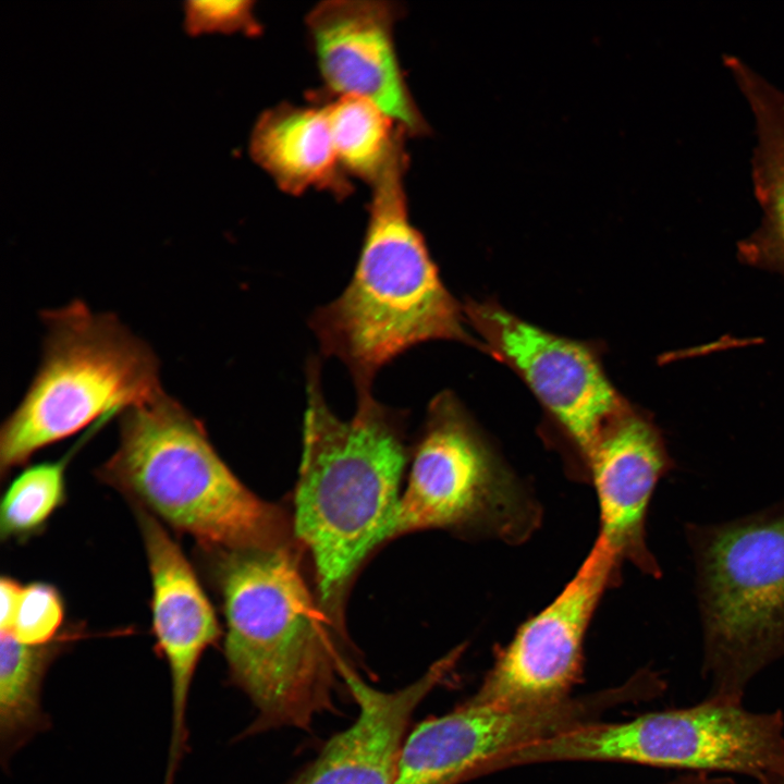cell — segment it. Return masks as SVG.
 <instances>
[{
  "label": "cell",
  "instance_id": "obj_22",
  "mask_svg": "<svg viewBox=\"0 0 784 784\" xmlns=\"http://www.w3.org/2000/svg\"><path fill=\"white\" fill-rule=\"evenodd\" d=\"M183 5L184 28L191 35L207 32L256 35L260 32L252 1H187Z\"/></svg>",
  "mask_w": 784,
  "mask_h": 784
},
{
  "label": "cell",
  "instance_id": "obj_24",
  "mask_svg": "<svg viewBox=\"0 0 784 784\" xmlns=\"http://www.w3.org/2000/svg\"><path fill=\"white\" fill-rule=\"evenodd\" d=\"M664 784H737V782L730 776L709 775L707 772H693Z\"/></svg>",
  "mask_w": 784,
  "mask_h": 784
},
{
  "label": "cell",
  "instance_id": "obj_20",
  "mask_svg": "<svg viewBox=\"0 0 784 784\" xmlns=\"http://www.w3.org/2000/svg\"><path fill=\"white\" fill-rule=\"evenodd\" d=\"M70 454L56 462L25 468L12 480L0 505L2 540H26L44 530L64 503L65 467Z\"/></svg>",
  "mask_w": 784,
  "mask_h": 784
},
{
  "label": "cell",
  "instance_id": "obj_6",
  "mask_svg": "<svg viewBox=\"0 0 784 784\" xmlns=\"http://www.w3.org/2000/svg\"><path fill=\"white\" fill-rule=\"evenodd\" d=\"M708 696L743 702L784 657V500L719 524L688 523Z\"/></svg>",
  "mask_w": 784,
  "mask_h": 784
},
{
  "label": "cell",
  "instance_id": "obj_9",
  "mask_svg": "<svg viewBox=\"0 0 784 784\" xmlns=\"http://www.w3.org/2000/svg\"><path fill=\"white\" fill-rule=\"evenodd\" d=\"M621 563L598 537L575 576L498 650L478 689L465 701L523 709L569 698L583 673L587 628L602 595L617 581Z\"/></svg>",
  "mask_w": 784,
  "mask_h": 784
},
{
  "label": "cell",
  "instance_id": "obj_19",
  "mask_svg": "<svg viewBox=\"0 0 784 784\" xmlns=\"http://www.w3.org/2000/svg\"><path fill=\"white\" fill-rule=\"evenodd\" d=\"M326 109L343 171L371 184L407 132L366 98L338 96Z\"/></svg>",
  "mask_w": 784,
  "mask_h": 784
},
{
  "label": "cell",
  "instance_id": "obj_25",
  "mask_svg": "<svg viewBox=\"0 0 784 784\" xmlns=\"http://www.w3.org/2000/svg\"><path fill=\"white\" fill-rule=\"evenodd\" d=\"M758 784H784V775L773 776L765 781L758 782Z\"/></svg>",
  "mask_w": 784,
  "mask_h": 784
},
{
  "label": "cell",
  "instance_id": "obj_3",
  "mask_svg": "<svg viewBox=\"0 0 784 784\" xmlns=\"http://www.w3.org/2000/svg\"><path fill=\"white\" fill-rule=\"evenodd\" d=\"M404 139L371 183L366 234L350 284L310 320L322 352L347 366L357 391L370 390L383 365L418 343L445 339L475 344L462 308L411 223Z\"/></svg>",
  "mask_w": 784,
  "mask_h": 784
},
{
  "label": "cell",
  "instance_id": "obj_18",
  "mask_svg": "<svg viewBox=\"0 0 784 784\" xmlns=\"http://www.w3.org/2000/svg\"><path fill=\"white\" fill-rule=\"evenodd\" d=\"M0 636V758L5 767L15 752L49 728L41 705L46 674L85 633L79 625L69 626L42 646L24 645L10 633Z\"/></svg>",
  "mask_w": 784,
  "mask_h": 784
},
{
  "label": "cell",
  "instance_id": "obj_16",
  "mask_svg": "<svg viewBox=\"0 0 784 784\" xmlns=\"http://www.w3.org/2000/svg\"><path fill=\"white\" fill-rule=\"evenodd\" d=\"M723 63L755 118L751 181L763 213L759 228L738 244V256L784 273V91L734 54H724Z\"/></svg>",
  "mask_w": 784,
  "mask_h": 784
},
{
  "label": "cell",
  "instance_id": "obj_11",
  "mask_svg": "<svg viewBox=\"0 0 784 784\" xmlns=\"http://www.w3.org/2000/svg\"><path fill=\"white\" fill-rule=\"evenodd\" d=\"M465 315L487 342L488 352L522 376L586 462L602 432L630 408L592 350L497 305L469 303Z\"/></svg>",
  "mask_w": 784,
  "mask_h": 784
},
{
  "label": "cell",
  "instance_id": "obj_17",
  "mask_svg": "<svg viewBox=\"0 0 784 784\" xmlns=\"http://www.w3.org/2000/svg\"><path fill=\"white\" fill-rule=\"evenodd\" d=\"M252 158L286 193L347 192L326 106L279 105L262 112L249 142Z\"/></svg>",
  "mask_w": 784,
  "mask_h": 784
},
{
  "label": "cell",
  "instance_id": "obj_7",
  "mask_svg": "<svg viewBox=\"0 0 784 784\" xmlns=\"http://www.w3.org/2000/svg\"><path fill=\"white\" fill-rule=\"evenodd\" d=\"M562 761L628 762L695 772H726L757 782L784 775V714L708 696L686 708L617 723L593 722L509 750L493 772Z\"/></svg>",
  "mask_w": 784,
  "mask_h": 784
},
{
  "label": "cell",
  "instance_id": "obj_4",
  "mask_svg": "<svg viewBox=\"0 0 784 784\" xmlns=\"http://www.w3.org/2000/svg\"><path fill=\"white\" fill-rule=\"evenodd\" d=\"M120 416L119 445L97 470L101 481L205 552L286 547L282 512L236 478L181 403L162 392Z\"/></svg>",
  "mask_w": 784,
  "mask_h": 784
},
{
  "label": "cell",
  "instance_id": "obj_13",
  "mask_svg": "<svg viewBox=\"0 0 784 784\" xmlns=\"http://www.w3.org/2000/svg\"><path fill=\"white\" fill-rule=\"evenodd\" d=\"M135 507L151 578L155 647L171 683V738L167 784L186 750V708L197 665L221 630L215 610L179 543L160 520Z\"/></svg>",
  "mask_w": 784,
  "mask_h": 784
},
{
  "label": "cell",
  "instance_id": "obj_8",
  "mask_svg": "<svg viewBox=\"0 0 784 784\" xmlns=\"http://www.w3.org/2000/svg\"><path fill=\"white\" fill-rule=\"evenodd\" d=\"M540 511L450 394L430 404L393 536L454 528L509 543L526 540Z\"/></svg>",
  "mask_w": 784,
  "mask_h": 784
},
{
  "label": "cell",
  "instance_id": "obj_23",
  "mask_svg": "<svg viewBox=\"0 0 784 784\" xmlns=\"http://www.w3.org/2000/svg\"><path fill=\"white\" fill-rule=\"evenodd\" d=\"M23 585L10 577V576H2L0 580V595H1V615H0V628L1 632H10L21 592H22Z\"/></svg>",
  "mask_w": 784,
  "mask_h": 784
},
{
  "label": "cell",
  "instance_id": "obj_10",
  "mask_svg": "<svg viewBox=\"0 0 784 784\" xmlns=\"http://www.w3.org/2000/svg\"><path fill=\"white\" fill-rule=\"evenodd\" d=\"M633 687H616L537 708L478 706L464 701L429 718L406 736L395 784H460L494 757L516 747L598 722L634 701Z\"/></svg>",
  "mask_w": 784,
  "mask_h": 784
},
{
  "label": "cell",
  "instance_id": "obj_5",
  "mask_svg": "<svg viewBox=\"0 0 784 784\" xmlns=\"http://www.w3.org/2000/svg\"><path fill=\"white\" fill-rule=\"evenodd\" d=\"M42 319L41 365L0 430L2 478L37 451L163 392L155 353L115 316L74 301Z\"/></svg>",
  "mask_w": 784,
  "mask_h": 784
},
{
  "label": "cell",
  "instance_id": "obj_12",
  "mask_svg": "<svg viewBox=\"0 0 784 784\" xmlns=\"http://www.w3.org/2000/svg\"><path fill=\"white\" fill-rule=\"evenodd\" d=\"M399 9L387 1L329 0L306 16L317 65L338 96L366 98L409 135L429 126L402 73L394 44Z\"/></svg>",
  "mask_w": 784,
  "mask_h": 784
},
{
  "label": "cell",
  "instance_id": "obj_1",
  "mask_svg": "<svg viewBox=\"0 0 784 784\" xmlns=\"http://www.w3.org/2000/svg\"><path fill=\"white\" fill-rule=\"evenodd\" d=\"M320 373L311 358L294 523L314 559L320 600L338 613L360 562L393 537L405 450L399 412L360 390L354 416L342 420L324 400Z\"/></svg>",
  "mask_w": 784,
  "mask_h": 784
},
{
  "label": "cell",
  "instance_id": "obj_14",
  "mask_svg": "<svg viewBox=\"0 0 784 784\" xmlns=\"http://www.w3.org/2000/svg\"><path fill=\"white\" fill-rule=\"evenodd\" d=\"M465 648L455 647L418 679L394 691L373 688L345 665L342 676L358 715L326 743L293 784H395L413 713L456 666Z\"/></svg>",
  "mask_w": 784,
  "mask_h": 784
},
{
  "label": "cell",
  "instance_id": "obj_2",
  "mask_svg": "<svg viewBox=\"0 0 784 784\" xmlns=\"http://www.w3.org/2000/svg\"><path fill=\"white\" fill-rule=\"evenodd\" d=\"M206 553L223 599L229 678L257 713L243 735L309 728L334 708L348 663L319 625L295 558L286 547Z\"/></svg>",
  "mask_w": 784,
  "mask_h": 784
},
{
  "label": "cell",
  "instance_id": "obj_21",
  "mask_svg": "<svg viewBox=\"0 0 784 784\" xmlns=\"http://www.w3.org/2000/svg\"><path fill=\"white\" fill-rule=\"evenodd\" d=\"M64 602L51 584L33 581L23 585L16 614L10 633L20 642L42 646L62 633Z\"/></svg>",
  "mask_w": 784,
  "mask_h": 784
},
{
  "label": "cell",
  "instance_id": "obj_15",
  "mask_svg": "<svg viewBox=\"0 0 784 784\" xmlns=\"http://www.w3.org/2000/svg\"><path fill=\"white\" fill-rule=\"evenodd\" d=\"M585 465L598 498V537L622 561L659 577L646 543V516L658 481L673 466L659 429L629 408L602 432Z\"/></svg>",
  "mask_w": 784,
  "mask_h": 784
}]
</instances>
